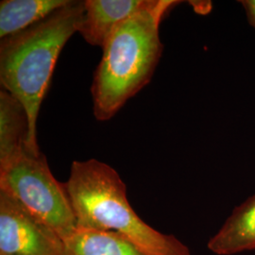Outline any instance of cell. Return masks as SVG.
Returning <instances> with one entry per match:
<instances>
[{
	"label": "cell",
	"instance_id": "1",
	"mask_svg": "<svg viewBox=\"0 0 255 255\" xmlns=\"http://www.w3.org/2000/svg\"><path fill=\"white\" fill-rule=\"evenodd\" d=\"M178 3L174 0H147L142 9L110 37L102 48L103 55L92 83L96 119H113L150 82L164 48L159 34L160 25Z\"/></svg>",
	"mask_w": 255,
	"mask_h": 255
},
{
	"label": "cell",
	"instance_id": "2",
	"mask_svg": "<svg viewBox=\"0 0 255 255\" xmlns=\"http://www.w3.org/2000/svg\"><path fill=\"white\" fill-rule=\"evenodd\" d=\"M84 1L69 2L36 25L0 43V83L26 108L29 122L27 149L41 152L37 119L50 86L55 65L65 44L78 32Z\"/></svg>",
	"mask_w": 255,
	"mask_h": 255
},
{
	"label": "cell",
	"instance_id": "3",
	"mask_svg": "<svg viewBox=\"0 0 255 255\" xmlns=\"http://www.w3.org/2000/svg\"><path fill=\"white\" fill-rule=\"evenodd\" d=\"M64 186L77 229L118 233L146 255H191L179 239L140 219L128 203L126 184L108 164L96 159L74 161Z\"/></svg>",
	"mask_w": 255,
	"mask_h": 255
},
{
	"label": "cell",
	"instance_id": "4",
	"mask_svg": "<svg viewBox=\"0 0 255 255\" xmlns=\"http://www.w3.org/2000/svg\"><path fill=\"white\" fill-rule=\"evenodd\" d=\"M0 191L54 230L64 242L76 232L77 221L64 183L55 179L42 151L34 154L26 148L0 163Z\"/></svg>",
	"mask_w": 255,
	"mask_h": 255
},
{
	"label": "cell",
	"instance_id": "5",
	"mask_svg": "<svg viewBox=\"0 0 255 255\" xmlns=\"http://www.w3.org/2000/svg\"><path fill=\"white\" fill-rule=\"evenodd\" d=\"M0 255H65L64 240L0 191Z\"/></svg>",
	"mask_w": 255,
	"mask_h": 255
},
{
	"label": "cell",
	"instance_id": "6",
	"mask_svg": "<svg viewBox=\"0 0 255 255\" xmlns=\"http://www.w3.org/2000/svg\"><path fill=\"white\" fill-rule=\"evenodd\" d=\"M147 0H86L78 32L86 43L104 47L118 27L146 5Z\"/></svg>",
	"mask_w": 255,
	"mask_h": 255
},
{
	"label": "cell",
	"instance_id": "7",
	"mask_svg": "<svg viewBox=\"0 0 255 255\" xmlns=\"http://www.w3.org/2000/svg\"><path fill=\"white\" fill-rule=\"evenodd\" d=\"M208 249L218 255L255 250V195L234 210L219 233L210 239Z\"/></svg>",
	"mask_w": 255,
	"mask_h": 255
},
{
	"label": "cell",
	"instance_id": "8",
	"mask_svg": "<svg viewBox=\"0 0 255 255\" xmlns=\"http://www.w3.org/2000/svg\"><path fill=\"white\" fill-rule=\"evenodd\" d=\"M29 122L27 111L9 92L0 91V163L27 148Z\"/></svg>",
	"mask_w": 255,
	"mask_h": 255
},
{
	"label": "cell",
	"instance_id": "9",
	"mask_svg": "<svg viewBox=\"0 0 255 255\" xmlns=\"http://www.w3.org/2000/svg\"><path fill=\"white\" fill-rule=\"evenodd\" d=\"M69 0H3L0 2V38L32 27L63 8Z\"/></svg>",
	"mask_w": 255,
	"mask_h": 255
},
{
	"label": "cell",
	"instance_id": "10",
	"mask_svg": "<svg viewBox=\"0 0 255 255\" xmlns=\"http://www.w3.org/2000/svg\"><path fill=\"white\" fill-rule=\"evenodd\" d=\"M64 246L65 255H146L115 232L77 229Z\"/></svg>",
	"mask_w": 255,
	"mask_h": 255
},
{
	"label": "cell",
	"instance_id": "11",
	"mask_svg": "<svg viewBox=\"0 0 255 255\" xmlns=\"http://www.w3.org/2000/svg\"><path fill=\"white\" fill-rule=\"evenodd\" d=\"M240 3L245 9L249 23L255 29V0H243Z\"/></svg>",
	"mask_w": 255,
	"mask_h": 255
}]
</instances>
